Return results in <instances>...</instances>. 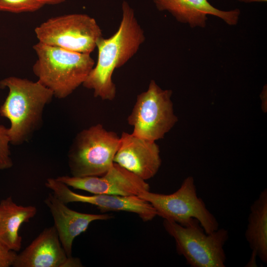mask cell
I'll use <instances>...</instances> for the list:
<instances>
[{
	"label": "cell",
	"mask_w": 267,
	"mask_h": 267,
	"mask_svg": "<svg viewBox=\"0 0 267 267\" xmlns=\"http://www.w3.org/2000/svg\"><path fill=\"white\" fill-rule=\"evenodd\" d=\"M122 11L117 31L108 38L102 37L97 42L96 63L83 84L93 91L95 97L104 100L111 101L116 97V87L112 79L115 70L129 61L145 40L133 8L125 0L122 2Z\"/></svg>",
	"instance_id": "cell-1"
},
{
	"label": "cell",
	"mask_w": 267,
	"mask_h": 267,
	"mask_svg": "<svg viewBox=\"0 0 267 267\" xmlns=\"http://www.w3.org/2000/svg\"><path fill=\"white\" fill-rule=\"evenodd\" d=\"M8 95L0 107V115L10 123V144L20 145L28 141L42 126L44 109L54 97L52 92L39 81L10 76L0 81Z\"/></svg>",
	"instance_id": "cell-2"
},
{
	"label": "cell",
	"mask_w": 267,
	"mask_h": 267,
	"mask_svg": "<svg viewBox=\"0 0 267 267\" xmlns=\"http://www.w3.org/2000/svg\"><path fill=\"white\" fill-rule=\"evenodd\" d=\"M37 59L34 74L54 97L65 98L83 85L95 65L90 54L38 42L33 46Z\"/></svg>",
	"instance_id": "cell-3"
},
{
	"label": "cell",
	"mask_w": 267,
	"mask_h": 267,
	"mask_svg": "<svg viewBox=\"0 0 267 267\" xmlns=\"http://www.w3.org/2000/svg\"><path fill=\"white\" fill-rule=\"evenodd\" d=\"M120 136L97 124L79 132L68 152L71 176H101L114 163Z\"/></svg>",
	"instance_id": "cell-4"
},
{
	"label": "cell",
	"mask_w": 267,
	"mask_h": 267,
	"mask_svg": "<svg viewBox=\"0 0 267 267\" xmlns=\"http://www.w3.org/2000/svg\"><path fill=\"white\" fill-rule=\"evenodd\" d=\"M163 225L175 239L177 253L182 256L190 267H225L223 247L229 237L227 230L219 228L208 234L196 219L185 226L166 220Z\"/></svg>",
	"instance_id": "cell-5"
},
{
	"label": "cell",
	"mask_w": 267,
	"mask_h": 267,
	"mask_svg": "<svg viewBox=\"0 0 267 267\" xmlns=\"http://www.w3.org/2000/svg\"><path fill=\"white\" fill-rule=\"evenodd\" d=\"M172 90L161 88L154 80L137 95L127 118L134 135L155 141L163 138L178 122L172 100Z\"/></svg>",
	"instance_id": "cell-6"
},
{
	"label": "cell",
	"mask_w": 267,
	"mask_h": 267,
	"mask_svg": "<svg viewBox=\"0 0 267 267\" xmlns=\"http://www.w3.org/2000/svg\"><path fill=\"white\" fill-rule=\"evenodd\" d=\"M155 209L157 216L164 220L186 226L196 219L206 233L219 229V224L214 215L206 207L204 201L197 196L194 179L189 176L179 188L169 194L144 191L138 195Z\"/></svg>",
	"instance_id": "cell-7"
},
{
	"label": "cell",
	"mask_w": 267,
	"mask_h": 267,
	"mask_svg": "<svg viewBox=\"0 0 267 267\" xmlns=\"http://www.w3.org/2000/svg\"><path fill=\"white\" fill-rule=\"evenodd\" d=\"M35 33L40 43L89 54L103 37L95 19L82 13L49 18L37 26Z\"/></svg>",
	"instance_id": "cell-8"
},
{
	"label": "cell",
	"mask_w": 267,
	"mask_h": 267,
	"mask_svg": "<svg viewBox=\"0 0 267 267\" xmlns=\"http://www.w3.org/2000/svg\"><path fill=\"white\" fill-rule=\"evenodd\" d=\"M45 185L66 204L81 202L95 206L102 213L110 211L133 213L137 215L145 222L152 220L157 216L156 211L151 204L138 196L102 194L82 195L71 190L68 185L56 178H48Z\"/></svg>",
	"instance_id": "cell-9"
},
{
	"label": "cell",
	"mask_w": 267,
	"mask_h": 267,
	"mask_svg": "<svg viewBox=\"0 0 267 267\" xmlns=\"http://www.w3.org/2000/svg\"><path fill=\"white\" fill-rule=\"evenodd\" d=\"M56 178L68 186L92 194L138 196L150 190L146 180L115 162L101 176H62Z\"/></svg>",
	"instance_id": "cell-10"
},
{
	"label": "cell",
	"mask_w": 267,
	"mask_h": 267,
	"mask_svg": "<svg viewBox=\"0 0 267 267\" xmlns=\"http://www.w3.org/2000/svg\"><path fill=\"white\" fill-rule=\"evenodd\" d=\"M114 162L147 180L154 177L160 168L159 146L155 141L124 132Z\"/></svg>",
	"instance_id": "cell-11"
},
{
	"label": "cell",
	"mask_w": 267,
	"mask_h": 267,
	"mask_svg": "<svg viewBox=\"0 0 267 267\" xmlns=\"http://www.w3.org/2000/svg\"><path fill=\"white\" fill-rule=\"evenodd\" d=\"M13 267H82L77 258L68 257L60 241L54 225L44 229L20 253Z\"/></svg>",
	"instance_id": "cell-12"
},
{
	"label": "cell",
	"mask_w": 267,
	"mask_h": 267,
	"mask_svg": "<svg viewBox=\"0 0 267 267\" xmlns=\"http://www.w3.org/2000/svg\"><path fill=\"white\" fill-rule=\"evenodd\" d=\"M44 202L52 216L54 226L68 257H72V245L75 238L86 231L91 222L112 218V216L107 214H88L72 210L52 192L48 194Z\"/></svg>",
	"instance_id": "cell-13"
},
{
	"label": "cell",
	"mask_w": 267,
	"mask_h": 267,
	"mask_svg": "<svg viewBox=\"0 0 267 267\" xmlns=\"http://www.w3.org/2000/svg\"><path fill=\"white\" fill-rule=\"evenodd\" d=\"M159 11H168L179 22L187 24L191 28H204L208 15L220 18L227 24H237L240 10L236 8L222 10L212 5L208 0H152Z\"/></svg>",
	"instance_id": "cell-14"
},
{
	"label": "cell",
	"mask_w": 267,
	"mask_h": 267,
	"mask_svg": "<svg viewBox=\"0 0 267 267\" xmlns=\"http://www.w3.org/2000/svg\"><path fill=\"white\" fill-rule=\"evenodd\" d=\"M37 209L33 206L16 204L11 196L0 202V241L15 252L21 247V225L33 218Z\"/></svg>",
	"instance_id": "cell-15"
},
{
	"label": "cell",
	"mask_w": 267,
	"mask_h": 267,
	"mask_svg": "<svg viewBox=\"0 0 267 267\" xmlns=\"http://www.w3.org/2000/svg\"><path fill=\"white\" fill-rule=\"evenodd\" d=\"M245 238L264 263H267V189H264L250 206Z\"/></svg>",
	"instance_id": "cell-16"
},
{
	"label": "cell",
	"mask_w": 267,
	"mask_h": 267,
	"mask_svg": "<svg viewBox=\"0 0 267 267\" xmlns=\"http://www.w3.org/2000/svg\"><path fill=\"white\" fill-rule=\"evenodd\" d=\"M43 6L37 0H0V11L12 13L33 12Z\"/></svg>",
	"instance_id": "cell-17"
},
{
	"label": "cell",
	"mask_w": 267,
	"mask_h": 267,
	"mask_svg": "<svg viewBox=\"0 0 267 267\" xmlns=\"http://www.w3.org/2000/svg\"><path fill=\"white\" fill-rule=\"evenodd\" d=\"M9 144L8 128L0 125V170L9 169L13 166Z\"/></svg>",
	"instance_id": "cell-18"
},
{
	"label": "cell",
	"mask_w": 267,
	"mask_h": 267,
	"mask_svg": "<svg viewBox=\"0 0 267 267\" xmlns=\"http://www.w3.org/2000/svg\"><path fill=\"white\" fill-rule=\"evenodd\" d=\"M17 254L0 241V267L12 266Z\"/></svg>",
	"instance_id": "cell-19"
},
{
	"label": "cell",
	"mask_w": 267,
	"mask_h": 267,
	"mask_svg": "<svg viewBox=\"0 0 267 267\" xmlns=\"http://www.w3.org/2000/svg\"><path fill=\"white\" fill-rule=\"evenodd\" d=\"M43 5L45 4H57L62 3L66 0H37Z\"/></svg>",
	"instance_id": "cell-20"
},
{
	"label": "cell",
	"mask_w": 267,
	"mask_h": 267,
	"mask_svg": "<svg viewBox=\"0 0 267 267\" xmlns=\"http://www.w3.org/2000/svg\"><path fill=\"white\" fill-rule=\"evenodd\" d=\"M257 257V255L254 252H252L250 259L245 266L246 267H257V263H256Z\"/></svg>",
	"instance_id": "cell-21"
},
{
	"label": "cell",
	"mask_w": 267,
	"mask_h": 267,
	"mask_svg": "<svg viewBox=\"0 0 267 267\" xmlns=\"http://www.w3.org/2000/svg\"><path fill=\"white\" fill-rule=\"evenodd\" d=\"M240 2H243L245 3H251L255 2H266L267 0H236Z\"/></svg>",
	"instance_id": "cell-22"
}]
</instances>
